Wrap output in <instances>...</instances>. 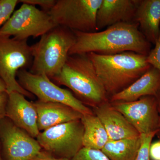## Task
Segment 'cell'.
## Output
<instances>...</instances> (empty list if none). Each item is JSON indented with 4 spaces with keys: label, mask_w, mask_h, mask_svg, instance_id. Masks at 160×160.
Masks as SVG:
<instances>
[{
    "label": "cell",
    "mask_w": 160,
    "mask_h": 160,
    "mask_svg": "<svg viewBox=\"0 0 160 160\" xmlns=\"http://www.w3.org/2000/svg\"><path fill=\"white\" fill-rule=\"evenodd\" d=\"M19 3H25L35 6L38 5L41 7L42 10L48 12L53 7L56 2V0H19Z\"/></svg>",
    "instance_id": "obj_24"
},
{
    "label": "cell",
    "mask_w": 160,
    "mask_h": 160,
    "mask_svg": "<svg viewBox=\"0 0 160 160\" xmlns=\"http://www.w3.org/2000/svg\"><path fill=\"white\" fill-rule=\"evenodd\" d=\"M47 12L22 3L1 28L0 35L20 40L42 37L56 26Z\"/></svg>",
    "instance_id": "obj_7"
},
{
    "label": "cell",
    "mask_w": 160,
    "mask_h": 160,
    "mask_svg": "<svg viewBox=\"0 0 160 160\" xmlns=\"http://www.w3.org/2000/svg\"><path fill=\"white\" fill-rule=\"evenodd\" d=\"M75 42V34L71 29L61 26L52 28L31 46L33 60L29 71L51 80L57 76Z\"/></svg>",
    "instance_id": "obj_4"
},
{
    "label": "cell",
    "mask_w": 160,
    "mask_h": 160,
    "mask_svg": "<svg viewBox=\"0 0 160 160\" xmlns=\"http://www.w3.org/2000/svg\"><path fill=\"white\" fill-rule=\"evenodd\" d=\"M158 101V109L159 116V122L158 130L156 135H158V137L160 140V91L156 97Z\"/></svg>",
    "instance_id": "obj_28"
},
{
    "label": "cell",
    "mask_w": 160,
    "mask_h": 160,
    "mask_svg": "<svg viewBox=\"0 0 160 160\" xmlns=\"http://www.w3.org/2000/svg\"><path fill=\"white\" fill-rule=\"evenodd\" d=\"M84 131L81 119L76 120L40 132L36 139L45 151L71 160L83 148Z\"/></svg>",
    "instance_id": "obj_8"
},
{
    "label": "cell",
    "mask_w": 160,
    "mask_h": 160,
    "mask_svg": "<svg viewBox=\"0 0 160 160\" xmlns=\"http://www.w3.org/2000/svg\"><path fill=\"white\" fill-rule=\"evenodd\" d=\"M31 160H70L67 158L56 157L51 153L42 149L39 153Z\"/></svg>",
    "instance_id": "obj_27"
},
{
    "label": "cell",
    "mask_w": 160,
    "mask_h": 160,
    "mask_svg": "<svg viewBox=\"0 0 160 160\" xmlns=\"http://www.w3.org/2000/svg\"><path fill=\"white\" fill-rule=\"evenodd\" d=\"M8 100L6 92L0 94V121L6 118V108Z\"/></svg>",
    "instance_id": "obj_26"
},
{
    "label": "cell",
    "mask_w": 160,
    "mask_h": 160,
    "mask_svg": "<svg viewBox=\"0 0 160 160\" xmlns=\"http://www.w3.org/2000/svg\"><path fill=\"white\" fill-rule=\"evenodd\" d=\"M151 160H160V140L151 143L149 148Z\"/></svg>",
    "instance_id": "obj_25"
},
{
    "label": "cell",
    "mask_w": 160,
    "mask_h": 160,
    "mask_svg": "<svg viewBox=\"0 0 160 160\" xmlns=\"http://www.w3.org/2000/svg\"><path fill=\"white\" fill-rule=\"evenodd\" d=\"M108 97L126 89L151 67L147 56L132 52L103 55L87 53Z\"/></svg>",
    "instance_id": "obj_2"
},
{
    "label": "cell",
    "mask_w": 160,
    "mask_h": 160,
    "mask_svg": "<svg viewBox=\"0 0 160 160\" xmlns=\"http://www.w3.org/2000/svg\"><path fill=\"white\" fill-rule=\"evenodd\" d=\"M38 113V128L43 131L53 126L80 120L83 115L68 106L59 103L33 102Z\"/></svg>",
    "instance_id": "obj_16"
},
{
    "label": "cell",
    "mask_w": 160,
    "mask_h": 160,
    "mask_svg": "<svg viewBox=\"0 0 160 160\" xmlns=\"http://www.w3.org/2000/svg\"><path fill=\"white\" fill-rule=\"evenodd\" d=\"M140 135L158 132L159 116L156 97H143L133 102L111 103Z\"/></svg>",
    "instance_id": "obj_11"
},
{
    "label": "cell",
    "mask_w": 160,
    "mask_h": 160,
    "mask_svg": "<svg viewBox=\"0 0 160 160\" xmlns=\"http://www.w3.org/2000/svg\"><path fill=\"white\" fill-rule=\"evenodd\" d=\"M73 31L76 42L69 55L90 52L111 55L132 52L147 56L151 50V43L140 31L138 24L134 22L118 23L95 32Z\"/></svg>",
    "instance_id": "obj_1"
},
{
    "label": "cell",
    "mask_w": 160,
    "mask_h": 160,
    "mask_svg": "<svg viewBox=\"0 0 160 160\" xmlns=\"http://www.w3.org/2000/svg\"><path fill=\"white\" fill-rule=\"evenodd\" d=\"M140 0H102L96 17L97 31L122 22H134Z\"/></svg>",
    "instance_id": "obj_13"
},
{
    "label": "cell",
    "mask_w": 160,
    "mask_h": 160,
    "mask_svg": "<svg viewBox=\"0 0 160 160\" xmlns=\"http://www.w3.org/2000/svg\"><path fill=\"white\" fill-rule=\"evenodd\" d=\"M70 160H110L102 150L84 148Z\"/></svg>",
    "instance_id": "obj_21"
},
{
    "label": "cell",
    "mask_w": 160,
    "mask_h": 160,
    "mask_svg": "<svg viewBox=\"0 0 160 160\" xmlns=\"http://www.w3.org/2000/svg\"><path fill=\"white\" fill-rule=\"evenodd\" d=\"M51 80L57 85L68 87L86 106L96 108L109 101L87 54L69 55L59 74Z\"/></svg>",
    "instance_id": "obj_3"
},
{
    "label": "cell",
    "mask_w": 160,
    "mask_h": 160,
    "mask_svg": "<svg viewBox=\"0 0 160 160\" xmlns=\"http://www.w3.org/2000/svg\"><path fill=\"white\" fill-rule=\"evenodd\" d=\"M106 129L109 140L139 136L138 132L125 117L108 102L92 109Z\"/></svg>",
    "instance_id": "obj_14"
},
{
    "label": "cell",
    "mask_w": 160,
    "mask_h": 160,
    "mask_svg": "<svg viewBox=\"0 0 160 160\" xmlns=\"http://www.w3.org/2000/svg\"><path fill=\"white\" fill-rule=\"evenodd\" d=\"M32 60L31 46L27 40L0 35V78L6 84L8 94L17 92L26 97L34 98L20 86L16 79L19 70L30 69Z\"/></svg>",
    "instance_id": "obj_5"
},
{
    "label": "cell",
    "mask_w": 160,
    "mask_h": 160,
    "mask_svg": "<svg viewBox=\"0 0 160 160\" xmlns=\"http://www.w3.org/2000/svg\"><path fill=\"white\" fill-rule=\"evenodd\" d=\"M18 0H0V28L13 13Z\"/></svg>",
    "instance_id": "obj_22"
},
{
    "label": "cell",
    "mask_w": 160,
    "mask_h": 160,
    "mask_svg": "<svg viewBox=\"0 0 160 160\" xmlns=\"http://www.w3.org/2000/svg\"><path fill=\"white\" fill-rule=\"evenodd\" d=\"M84 127L83 147L102 150L109 141L105 127L94 114L83 115L81 119Z\"/></svg>",
    "instance_id": "obj_18"
},
{
    "label": "cell",
    "mask_w": 160,
    "mask_h": 160,
    "mask_svg": "<svg viewBox=\"0 0 160 160\" xmlns=\"http://www.w3.org/2000/svg\"><path fill=\"white\" fill-rule=\"evenodd\" d=\"M0 160H2V158H1V155H0Z\"/></svg>",
    "instance_id": "obj_30"
},
{
    "label": "cell",
    "mask_w": 160,
    "mask_h": 160,
    "mask_svg": "<svg viewBox=\"0 0 160 160\" xmlns=\"http://www.w3.org/2000/svg\"><path fill=\"white\" fill-rule=\"evenodd\" d=\"M154 45V49H151L147 56L146 61L150 66L160 71V32L158 38Z\"/></svg>",
    "instance_id": "obj_23"
},
{
    "label": "cell",
    "mask_w": 160,
    "mask_h": 160,
    "mask_svg": "<svg viewBox=\"0 0 160 160\" xmlns=\"http://www.w3.org/2000/svg\"><path fill=\"white\" fill-rule=\"evenodd\" d=\"M0 139L7 160H31L42 149L37 139L6 118L0 121Z\"/></svg>",
    "instance_id": "obj_10"
},
{
    "label": "cell",
    "mask_w": 160,
    "mask_h": 160,
    "mask_svg": "<svg viewBox=\"0 0 160 160\" xmlns=\"http://www.w3.org/2000/svg\"><path fill=\"white\" fill-rule=\"evenodd\" d=\"M134 22L147 41L155 44L160 32V0H140Z\"/></svg>",
    "instance_id": "obj_17"
},
{
    "label": "cell",
    "mask_w": 160,
    "mask_h": 160,
    "mask_svg": "<svg viewBox=\"0 0 160 160\" xmlns=\"http://www.w3.org/2000/svg\"><path fill=\"white\" fill-rule=\"evenodd\" d=\"M6 117L16 126L36 138L39 134L38 125V113L34 103L17 92L8 94Z\"/></svg>",
    "instance_id": "obj_12"
},
{
    "label": "cell",
    "mask_w": 160,
    "mask_h": 160,
    "mask_svg": "<svg viewBox=\"0 0 160 160\" xmlns=\"http://www.w3.org/2000/svg\"><path fill=\"white\" fill-rule=\"evenodd\" d=\"M17 77L20 86L37 97L39 101L64 104L82 115L93 114L92 110L72 92L61 88L45 75L33 74L23 69L18 71Z\"/></svg>",
    "instance_id": "obj_9"
},
{
    "label": "cell",
    "mask_w": 160,
    "mask_h": 160,
    "mask_svg": "<svg viewBox=\"0 0 160 160\" xmlns=\"http://www.w3.org/2000/svg\"><path fill=\"white\" fill-rule=\"evenodd\" d=\"M160 91V71L151 66L139 78L109 98V101L111 103L133 102L148 96L156 97Z\"/></svg>",
    "instance_id": "obj_15"
},
{
    "label": "cell",
    "mask_w": 160,
    "mask_h": 160,
    "mask_svg": "<svg viewBox=\"0 0 160 160\" xmlns=\"http://www.w3.org/2000/svg\"><path fill=\"white\" fill-rule=\"evenodd\" d=\"M102 0H57L48 12L57 26L72 31L97 32V13Z\"/></svg>",
    "instance_id": "obj_6"
},
{
    "label": "cell",
    "mask_w": 160,
    "mask_h": 160,
    "mask_svg": "<svg viewBox=\"0 0 160 160\" xmlns=\"http://www.w3.org/2000/svg\"><path fill=\"white\" fill-rule=\"evenodd\" d=\"M158 132L141 134V144L140 149L135 160H151L149 156V148L152 139Z\"/></svg>",
    "instance_id": "obj_20"
},
{
    "label": "cell",
    "mask_w": 160,
    "mask_h": 160,
    "mask_svg": "<svg viewBox=\"0 0 160 160\" xmlns=\"http://www.w3.org/2000/svg\"><path fill=\"white\" fill-rule=\"evenodd\" d=\"M5 92H7L6 84L2 79L0 78V94Z\"/></svg>",
    "instance_id": "obj_29"
},
{
    "label": "cell",
    "mask_w": 160,
    "mask_h": 160,
    "mask_svg": "<svg viewBox=\"0 0 160 160\" xmlns=\"http://www.w3.org/2000/svg\"><path fill=\"white\" fill-rule=\"evenodd\" d=\"M141 144V135L135 138L109 140L101 150L110 160H135Z\"/></svg>",
    "instance_id": "obj_19"
}]
</instances>
